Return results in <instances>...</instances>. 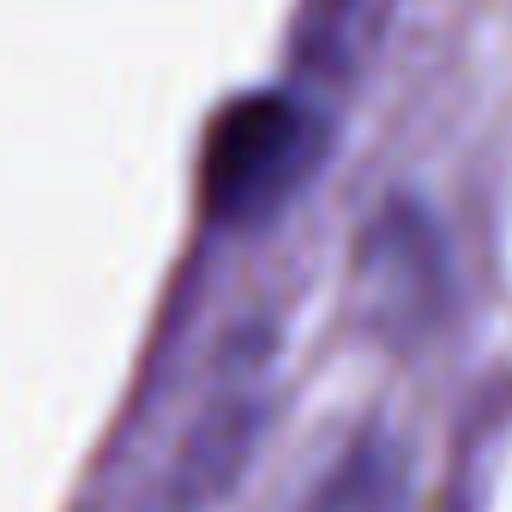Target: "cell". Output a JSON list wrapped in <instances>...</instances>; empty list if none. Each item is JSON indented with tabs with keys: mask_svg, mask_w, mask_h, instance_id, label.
<instances>
[{
	"mask_svg": "<svg viewBox=\"0 0 512 512\" xmlns=\"http://www.w3.org/2000/svg\"><path fill=\"white\" fill-rule=\"evenodd\" d=\"M410 500H416V488H410L404 446L386 434H362V440H350L338 470L308 494L302 512H410Z\"/></svg>",
	"mask_w": 512,
	"mask_h": 512,
	"instance_id": "277c9868",
	"label": "cell"
},
{
	"mask_svg": "<svg viewBox=\"0 0 512 512\" xmlns=\"http://www.w3.org/2000/svg\"><path fill=\"white\" fill-rule=\"evenodd\" d=\"M326 157V121L290 91H247L205 127L199 193L211 223L247 229L278 217Z\"/></svg>",
	"mask_w": 512,
	"mask_h": 512,
	"instance_id": "6da1fadb",
	"label": "cell"
},
{
	"mask_svg": "<svg viewBox=\"0 0 512 512\" xmlns=\"http://www.w3.org/2000/svg\"><path fill=\"white\" fill-rule=\"evenodd\" d=\"M260 428H266V374L253 362L235 380H223V392L193 416V428L175 452V470H169L151 512H211L235 488L247 452L260 446Z\"/></svg>",
	"mask_w": 512,
	"mask_h": 512,
	"instance_id": "7a4b0ae2",
	"label": "cell"
},
{
	"mask_svg": "<svg viewBox=\"0 0 512 512\" xmlns=\"http://www.w3.org/2000/svg\"><path fill=\"white\" fill-rule=\"evenodd\" d=\"M368 284H374L380 314H392V320L416 314L434 296V284H440V247H434V229L422 223V211L398 205L368 235Z\"/></svg>",
	"mask_w": 512,
	"mask_h": 512,
	"instance_id": "3957f363",
	"label": "cell"
}]
</instances>
